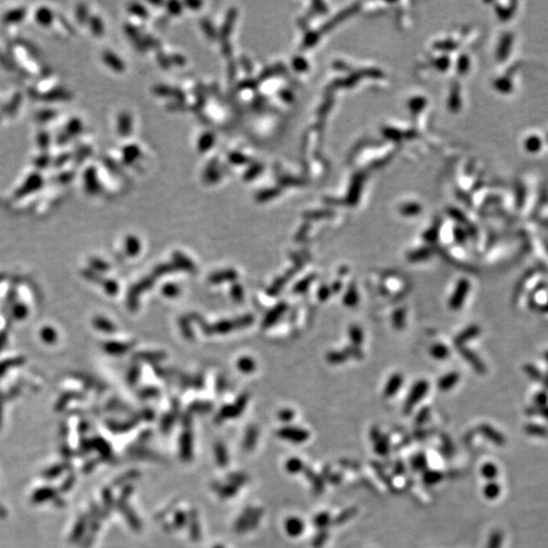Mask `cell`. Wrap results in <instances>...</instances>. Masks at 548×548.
Returning <instances> with one entry per match:
<instances>
[{
    "instance_id": "obj_46",
    "label": "cell",
    "mask_w": 548,
    "mask_h": 548,
    "mask_svg": "<svg viewBox=\"0 0 548 548\" xmlns=\"http://www.w3.org/2000/svg\"><path fill=\"white\" fill-rule=\"evenodd\" d=\"M428 414H429L428 408H423L422 410H421V412L419 413V415H417V419H416L417 422H419V423L424 422L427 420Z\"/></svg>"
},
{
    "instance_id": "obj_28",
    "label": "cell",
    "mask_w": 548,
    "mask_h": 548,
    "mask_svg": "<svg viewBox=\"0 0 548 548\" xmlns=\"http://www.w3.org/2000/svg\"><path fill=\"white\" fill-rule=\"evenodd\" d=\"M201 23V28L202 30L205 32V35L211 39V40H215L217 38V33L214 29V27L212 25V23L208 21V20H202L200 21Z\"/></svg>"
},
{
    "instance_id": "obj_23",
    "label": "cell",
    "mask_w": 548,
    "mask_h": 548,
    "mask_svg": "<svg viewBox=\"0 0 548 548\" xmlns=\"http://www.w3.org/2000/svg\"><path fill=\"white\" fill-rule=\"evenodd\" d=\"M88 22H89V27L91 29V32H93V34L95 36L101 37L104 34V24H103L102 20L99 17H97V16L91 17L88 20Z\"/></svg>"
},
{
    "instance_id": "obj_43",
    "label": "cell",
    "mask_w": 548,
    "mask_h": 548,
    "mask_svg": "<svg viewBox=\"0 0 548 548\" xmlns=\"http://www.w3.org/2000/svg\"><path fill=\"white\" fill-rule=\"evenodd\" d=\"M502 537H501V534L499 533H494L489 541V545L488 548H500V543H501Z\"/></svg>"
},
{
    "instance_id": "obj_38",
    "label": "cell",
    "mask_w": 548,
    "mask_h": 548,
    "mask_svg": "<svg viewBox=\"0 0 548 548\" xmlns=\"http://www.w3.org/2000/svg\"><path fill=\"white\" fill-rule=\"evenodd\" d=\"M441 474L438 472H429L424 475V480L429 485H434L441 480Z\"/></svg>"
},
{
    "instance_id": "obj_13",
    "label": "cell",
    "mask_w": 548,
    "mask_h": 548,
    "mask_svg": "<svg viewBox=\"0 0 548 548\" xmlns=\"http://www.w3.org/2000/svg\"><path fill=\"white\" fill-rule=\"evenodd\" d=\"M282 435L283 437L296 443L305 442L309 437V434L305 429H299V428H285L283 429Z\"/></svg>"
},
{
    "instance_id": "obj_33",
    "label": "cell",
    "mask_w": 548,
    "mask_h": 548,
    "mask_svg": "<svg viewBox=\"0 0 548 548\" xmlns=\"http://www.w3.org/2000/svg\"><path fill=\"white\" fill-rule=\"evenodd\" d=\"M153 91L159 96H164V97H171L172 96V91L173 88L169 87L168 85H164V84H160V85H156L153 88Z\"/></svg>"
},
{
    "instance_id": "obj_35",
    "label": "cell",
    "mask_w": 548,
    "mask_h": 548,
    "mask_svg": "<svg viewBox=\"0 0 548 548\" xmlns=\"http://www.w3.org/2000/svg\"><path fill=\"white\" fill-rule=\"evenodd\" d=\"M167 9H168V11H169V14H171L172 16H178V15H180L181 12H182L183 6H182V4H181L180 2L171 1V2H169V3L167 4Z\"/></svg>"
},
{
    "instance_id": "obj_10",
    "label": "cell",
    "mask_w": 548,
    "mask_h": 548,
    "mask_svg": "<svg viewBox=\"0 0 548 548\" xmlns=\"http://www.w3.org/2000/svg\"><path fill=\"white\" fill-rule=\"evenodd\" d=\"M124 30H125V33L127 34V36L132 40V42H133L134 46L137 48V50L145 51L147 49V45H146L145 41H143L142 39L140 38V36L138 34V31L135 27H133V25L130 24V23H126L125 27H124Z\"/></svg>"
},
{
    "instance_id": "obj_6",
    "label": "cell",
    "mask_w": 548,
    "mask_h": 548,
    "mask_svg": "<svg viewBox=\"0 0 548 548\" xmlns=\"http://www.w3.org/2000/svg\"><path fill=\"white\" fill-rule=\"evenodd\" d=\"M103 61L105 62L108 66L117 72H122L125 69L124 62L117 56L115 53L111 51H106L103 53Z\"/></svg>"
},
{
    "instance_id": "obj_36",
    "label": "cell",
    "mask_w": 548,
    "mask_h": 548,
    "mask_svg": "<svg viewBox=\"0 0 548 548\" xmlns=\"http://www.w3.org/2000/svg\"><path fill=\"white\" fill-rule=\"evenodd\" d=\"M331 293H332V292H331V289L329 288V286H327V285H322L321 288L319 289L318 297H319L320 301L324 302V301H326V299H327V298L330 296Z\"/></svg>"
},
{
    "instance_id": "obj_7",
    "label": "cell",
    "mask_w": 548,
    "mask_h": 548,
    "mask_svg": "<svg viewBox=\"0 0 548 548\" xmlns=\"http://www.w3.org/2000/svg\"><path fill=\"white\" fill-rule=\"evenodd\" d=\"M35 19L36 21L39 23V25L48 28L54 21V14L50 8L42 6L36 11Z\"/></svg>"
},
{
    "instance_id": "obj_32",
    "label": "cell",
    "mask_w": 548,
    "mask_h": 548,
    "mask_svg": "<svg viewBox=\"0 0 548 548\" xmlns=\"http://www.w3.org/2000/svg\"><path fill=\"white\" fill-rule=\"evenodd\" d=\"M344 352H345L347 357L355 358H357V359H360V358H362V357H363L362 352H361V350L359 349V347L355 346V345H351V346H349V347H346L345 350H344Z\"/></svg>"
},
{
    "instance_id": "obj_19",
    "label": "cell",
    "mask_w": 548,
    "mask_h": 548,
    "mask_svg": "<svg viewBox=\"0 0 548 548\" xmlns=\"http://www.w3.org/2000/svg\"><path fill=\"white\" fill-rule=\"evenodd\" d=\"M348 336L351 340L352 345L358 346L359 347V345L362 343L363 340V333L361 328L358 325H351L350 327L348 328Z\"/></svg>"
},
{
    "instance_id": "obj_14",
    "label": "cell",
    "mask_w": 548,
    "mask_h": 548,
    "mask_svg": "<svg viewBox=\"0 0 548 548\" xmlns=\"http://www.w3.org/2000/svg\"><path fill=\"white\" fill-rule=\"evenodd\" d=\"M358 303V293L356 285L354 283H351L343 295V304L346 307L352 308V307H356Z\"/></svg>"
},
{
    "instance_id": "obj_12",
    "label": "cell",
    "mask_w": 548,
    "mask_h": 548,
    "mask_svg": "<svg viewBox=\"0 0 548 548\" xmlns=\"http://www.w3.org/2000/svg\"><path fill=\"white\" fill-rule=\"evenodd\" d=\"M220 169H217V162L215 160L211 161L204 171V180L212 184L220 180Z\"/></svg>"
},
{
    "instance_id": "obj_15",
    "label": "cell",
    "mask_w": 548,
    "mask_h": 548,
    "mask_svg": "<svg viewBox=\"0 0 548 548\" xmlns=\"http://www.w3.org/2000/svg\"><path fill=\"white\" fill-rule=\"evenodd\" d=\"M140 155V149L135 145H130L123 148V162L126 165L133 164Z\"/></svg>"
},
{
    "instance_id": "obj_20",
    "label": "cell",
    "mask_w": 548,
    "mask_h": 548,
    "mask_svg": "<svg viewBox=\"0 0 548 548\" xmlns=\"http://www.w3.org/2000/svg\"><path fill=\"white\" fill-rule=\"evenodd\" d=\"M23 16H25V10L23 8L12 9L7 11L3 16V21L6 23H16L21 21L23 19Z\"/></svg>"
},
{
    "instance_id": "obj_54",
    "label": "cell",
    "mask_w": 548,
    "mask_h": 548,
    "mask_svg": "<svg viewBox=\"0 0 548 548\" xmlns=\"http://www.w3.org/2000/svg\"><path fill=\"white\" fill-rule=\"evenodd\" d=\"M149 3H151V4H153V5H160V4H163V2H162V1H150Z\"/></svg>"
},
{
    "instance_id": "obj_45",
    "label": "cell",
    "mask_w": 548,
    "mask_h": 548,
    "mask_svg": "<svg viewBox=\"0 0 548 548\" xmlns=\"http://www.w3.org/2000/svg\"><path fill=\"white\" fill-rule=\"evenodd\" d=\"M169 60H171V63L177 65V66H182V65H184L185 62H186L184 57L181 56V55H178V54L172 55L171 57H169Z\"/></svg>"
},
{
    "instance_id": "obj_1",
    "label": "cell",
    "mask_w": 548,
    "mask_h": 548,
    "mask_svg": "<svg viewBox=\"0 0 548 548\" xmlns=\"http://www.w3.org/2000/svg\"><path fill=\"white\" fill-rule=\"evenodd\" d=\"M428 388H429V385L425 380L417 381L412 386L410 392L408 394V397L405 401V404H404V411H405V413L411 412V410L413 409V407L416 405V404L419 403L421 400L423 399V397L427 393Z\"/></svg>"
},
{
    "instance_id": "obj_4",
    "label": "cell",
    "mask_w": 548,
    "mask_h": 548,
    "mask_svg": "<svg viewBox=\"0 0 548 548\" xmlns=\"http://www.w3.org/2000/svg\"><path fill=\"white\" fill-rule=\"evenodd\" d=\"M403 384V376L400 373H395L389 378V380L385 386L384 395L386 397L394 396L400 390Z\"/></svg>"
},
{
    "instance_id": "obj_51",
    "label": "cell",
    "mask_w": 548,
    "mask_h": 548,
    "mask_svg": "<svg viewBox=\"0 0 548 548\" xmlns=\"http://www.w3.org/2000/svg\"><path fill=\"white\" fill-rule=\"evenodd\" d=\"M186 5H187L190 9L197 10V9H199L200 6L202 5V2H200V1H188V2H186Z\"/></svg>"
},
{
    "instance_id": "obj_24",
    "label": "cell",
    "mask_w": 548,
    "mask_h": 548,
    "mask_svg": "<svg viewBox=\"0 0 548 548\" xmlns=\"http://www.w3.org/2000/svg\"><path fill=\"white\" fill-rule=\"evenodd\" d=\"M262 169H263V166L261 164L259 163L253 164L249 169H247V172L244 174L243 177L246 181H252L262 173Z\"/></svg>"
},
{
    "instance_id": "obj_44",
    "label": "cell",
    "mask_w": 548,
    "mask_h": 548,
    "mask_svg": "<svg viewBox=\"0 0 548 548\" xmlns=\"http://www.w3.org/2000/svg\"><path fill=\"white\" fill-rule=\"evenodd\" d=\"M241 64L243 65V68L248 72L250 73L253 71V64L251 62V60L248 58L247 56H242L241 58Z\"/></svg>"
},
{
    "instance_id": "obj_48",
    "label": "cell",
    "mask_w": 548,
    "mask_h": 548,
    "mask_svg": "<svg viewBox=\"0 0 548 548\" xmlns=\"http://www.w3.org/2000/svg\"><path fill=\"white\" fill-rule=\"evenodd\" d=\"M221 49H223V54H224L225 56L230 57V56L232 55V46H231V44H230L227 40H225V41L223 42V45H221Z\"/></svg>"
},
{
    "instance_id": "obj_47",
    "label": "cell",
    "mask_w": 548,
    "mask_h": 548,
    "mask_svg": "<svg viewBox=\"0 0 548 548\" xmlns=\"http://www.w3.org/2000/svg\"><path fill=\"white\" fill-rule=\"evenodd\" d=\"M236 77H237V66L236 64H234V62H232L229 67V78L231 82H232Z\"/></svg>"
},
{
    "instance_id": "obj_5",
    "label": "cell",
    "mask_w": 548,
    "mask_h": 548,
    "mask_svg": "<svg viewBox=\"0 0 548 548\" xmlns=\"http://www.w3.org/2000/svg\"><path fill=\"white\" fill-rule=\"evenodd\" d=\"M237 15H238V11L236 8H230L229 11L227 12V17L226 20L224 21L223 27H221L220 30V37L223 39V41L227 40V38H229V36L231 35L232 28H233V23L237 20Z\"/></svg>"
},
{
    "instance_id": "obj_42",
    "label": "cell",
    "mask_w": 548,
    "mask_h": 548,
    "mask_svg": "<svg viewBox=\"0 0 548 548\" xmlns=\"http://www.w3.org/2000/svg\"><path fill=\"white\" fill-rule=\"evenodd\" d=\"M499 493V486L497 485H489L485 488V494L487 498H495Z\"/></svg>"
},
{
    "instance_id": "obj_17",
    "label": "cell",
    "mask_w": 548,
    "mask_h": 548,
    "mask_svg": "<svg viewBox=\"0 0 548 548\" xmlns=\"http://www.w3.org/2000/svg\"><path fill=\"white\" fill-rule=\"evenodd\" d=\"M214 141H215V136H214L213 133H211V132L203 133L198 140V149H199V151L200 152H205L207 150H210L213 147Z\"/></svg>"
},
{
    "instance_id": "obj_53",
    "label": "cell",
    "mask_w": 548,
    "mask_h": 548,
    "mask_svg": "<svg viewBox=\"0 0 548 548\" xmlns=\"http://www.w3.org/2000/svg\"><path fill=\"white\" fill-rule=\"evenodd\" d=\"M341 289H342V282L341 281H335L332 285V288H331V292H334L335 294H337V293L341 291Z\"/></svg>"
},
{
    "instance_id": "obj_50",
    "label": "cell",
    "mask_w": 548,
    "mask_h": 548,
    "mask_svg": "<svg viewBox=\"0 0 548 548\" xmlns=\"http://www.w3.org/2000/svg\"><path fill=\"white\" fill-rule=\"evenodd\" d=\"M414 461L419 462V463L413 464V466H414L415 468H419V469H422H422H423V468L425 467V459H424V457H417V458L414 459Z\"/></svg>"
},
{
    "instance_id": "obj_26",
    "label": "cell",
    "mask_w": 548,
    "mask_h": 548,
    "mask_svg": "<svg viewBox=\"0 0 548 548\" xmlns=\"http://www.w3.org/2000/svg\"><path fill=\"white\" fill-rule=\"evenodd\" d=\"M228 159H229V162L231 164L236 165V166H242V165H245V164L249 162V159H248L245 154H243L242 152H239V151L231 152L228 156Z\"/></svg>"
},
{
    "instance_id": "obj_3",
    "label": "cell",
    "mask_w": 548,
    "mask_h": 548,
    "mask_svg": "<svg viewBox=\"0 0 548 548\" xmlns=\"http://www.w3.org/2000/svg\"><path fill=\"white\" fill-rule=\"evenodd\" d=\"M84 186L85 189L87 190V192L91 193V194H95L97 192H99L100 190V182L98 179V175H97V171L94 167H89L85 169L84 172Z\"/></svg>"
},
{
    "instance_id": "obj_27",
    "label": "cell",
    "mask_w": 548,
    "mask_h": 548,
    "mask_svg": "<svg viewBox=\"0 0 548 548\" xmlns=\"http://www.w3.org/2000/svg\"><path fill=\"white\" fill-rule=\"evenodd\" d=\"M347 358L348 357L344 351H330L327 355V360L333 364L342 363L347 359Z\"/></svg>"
},
{
    "instance_id": "obj_9",
    "label": "cell",
    "mask_w": 548,
    "mask_h": 548,
    "mask_svg": "<svg viewBox=\"0 0 548 548\" xmlns=\"http://www.w3.org/2000/svg\"><path fill=\"white\" fill-rule=\"evenodd\" d=\"M118 132L123 136H128L132 130V118L127 112H122L118 118Z\"/></svg>"
},
{
    "instance_id": "obj_25",
    "label": "cell",
    "mask_w": 548,
    "mask_h": 548,
    "mask_svg": "<svg viewBox=\"0 0 548 548\" xmlns=\"http://www.w3.org/2000/svg\"><path fill=\"white\" fill-rule=\"evenodd\" d=\"M129 11L132 15L140 18V19H148V11L145 6H142L140 3L133 2L129 5Z\"/></svg>"
},
{
    "instance_id": "obj_41",
    "label": "cell",
    "mask_w": 548,
    "mask_h": 548,
    "mask_svg": "<svg viewBox=\"0 0 548 548\" xmlns=\"http://www.w3.org/2000/svg\"><path fill=\"white\" fill-rule=\"evenodd\" d=\"M329 521H330V518H329L328 514H321V515L318 516V518H316L315 523H316V525H318L320 527H324V526L328 525Z\"/></svg>"
},
{
    "instance_id": "obj_52",
    "label": "cell",
    "mask_w": 548,
    "mask_h": 548,
    "mask_svg": "<svg viewBox=\"0 0 548 548\" xmlns=\"http://www.w3.org/2000/svg\"><path fill=\"white\" fill-rule=\"evenodd\" d=\"M271 75H272L271 69L266 68V69H264V70L262 71V73H261V74L259 75V81H265V80H267L268 77H270Z\"/></svg>"
},
{
    "instance_id": "obj_21",
    "label": "cell",
    "mask_w": 548,
    "mask_h": 548,
    "mask_svg": "<svg viewBox=\"0 0 548 548\" xmlns=\"http://www.w3.org/2000/svg\"><path fill=\"white\" fill-rule=\"evenodd\" d=\"M405 319H406V317H405V310L402 309V308L397 309V310L393 313V315H392V323H393V326H394V327H395L396 329H398V330L403 329V328H404V326H405Z\"/></svg>"
},
{
    "instance_id": "obj_30",
    "label": "cell",
    "mask_w": 548,
    "mask_h": 548,
    "mask_svg": "<svg viewBox=\"0 0 548 548\" xmlns=\"http://www.w3.org/2000/svg\"><path fill=\"white\" fill-rule=\"evenodd\" d=\"M277 194V190L276 189H266L261 191L257 194V200L258 201H265L267 199L272 198L273 196H275Z\"/></svg>"
},
{
    "instance_id": "obj_49",
    "label": "cell",
    "mask_w": 548,
    "mask_h": 548,
    "mask_svg": "<svg viewBox=\"0 0 548 548\" xmlns=\"http://www.w3.org/2000/svg\"><path fill=\"white\" fill-rule=\"evenodd\" d=\"M145 43H146L147 47H150V48H152V47L158 48V47L160 46V43H159L158 41H156L155 39H153L152 37H150V36H147V37H146Z\"/></svg>"
},
{
    "instance_id": "obj_22",
    "label": "cell",
    "mask_w": 548,
    "mask_h": 548,
    "mask_svg": "<svg viewBox=\"0 0 548 548\" xmlns=\"http://www.w3.org/2000/svg\"><path fill=\"white\" fill-rule=\"evenodd\" d=\"M82 130H83V123L81 122V120L77 118H73L67 123L64 132H66L67 135L74 136L80 134L82 132Z\"/></svg>"
},
{
    "instance_id": "obj_34",
    "label": "cell",
    "mask_w": 548,
    "mask_h": 548,
    "mask_svg": "<svg viewBox=\"0 0 548 548\" xmlns=\"http://www.w3.org/2000/svg\"><path fill=\"white\" fill-rule=\"evenodd\" d=\"M76 16H77V20L80 22L84 23L85 21H88V17H87V7L84 4H80L77 7V11H76Z\"/></svg>"
},
{
    "instance_id": "obj_39",
    "label": "cell",
    "mask_w": 548,
    "mask_h": 548,
    "mask_svg": "<svg viewBox=\"0 0 548 548\" xmlns=\"http://www.w3.org/2000/svg\"><path fill=\"white\" fill-rule=\"evenodd\" d=\"M258 86V82L254 81V80H250V78H248V80L243 81L242 83L239 84V87L241 89L243 88H249V89H254Z\"/></svg>"
},
{
    "instance_id": "obj_37",
    "label": "cell",
    "mask_w": 548,
    "mask_h": 548,
    "mask_svg": "<svg viewBox=\"0 0 548 548\" xmlns=\"http://www.w3.org/2000/svg\"><path fill=\"white\" fill-rule=\"evenodd\" d=\"M158 61L164 69H169L171 67V60H169V57H167L163 52H158Z\"/></svg>"
},
{
    "instance_id": "obj_31",
    "label": "cell",
    "mask_w": 548,
    "mask_h": 548,
    "mask_svg": "<svg viewBox=\"0 0 548 548\" xmlns=\"http://www.w3.org/2000/svg\"><path fill=\"white\" fill-rule=\"evenodd\" d=\"M288 527H289V530L291 531V533L294 534V535H296V534H298V533H302L303 528H304L302 522H301V521H298L297 519H293V520L290 522V524H289Z\"/></svg>"
},
{
    "instance_id": "obj_2",
    "label": "cell",
    "mask_w": 548,
    "mask_h": 548,
    "mask_svg": "<svg viewBox=\"0 0 548 548\" xmlns=\"http://www.w3.org/2000/svg\"><path fill=\"white\" fill-rule=\"evenodd\" d=\"M469 290V282L466 279H461L456 285V289L450 297L449 307L453 311H458L464 304L467 293Z\"/></svg>"
},
{
    "instance_id": "obj_40",
    "label": "cell",
    "mask_w": 548,
    "mask_h": 548,
    "mask_svg": "<svg viewBox=\"0 0 548 548\" xmlns=\"http://www.w3.org/2000/svg\"><path fill=\"white\" fill-rule=\"evenodd\" d=\"M482 473H484L486 477L491 478L494 475H497V468L491 464H487L484 467V469H482Z\"/></svg>"
},
{
    "instance_id": "obj_8",
    "label": "cell",
    "mask_w": 548,
    "mask_h": 548,
    "mask_svg": "<svg viewBox=\"0 0 548 548\" xmlns=\"http://www.w3.org/2000/svg\"><path fill=\"white\" fill-rule=\"evenodd\" d=\"M459 374L457 372H451L445 376H443L438 381V387L442 391H449L455 387L459 381Z\"/></svg>"
},
{
    "instance_id": "obj_11",
    "label": "cell",
    "mask_w": 548,
    "mask_h": 548,
    "mask_svg": "<svg viewBox=\"0 0 548 548\" xmlns=\"http://www.w3.org/2000/svg\"><path fill=\"white\" fill-rule=\"evenodd\" d=\"M433 255V252L428 248L424 247V248H421V249H417L415 251H411L409 252L406 257L407 260L409 262L412 263H417V262H422V261H426L427 259L430 258V256Z\"/></svg>"
},
{
    "instance_id": "obj_16",
    "label": "cell",
    "mask_w": 548,
    "mask_h": 548,
    "mask_svg": "<svg viewBox=\"0 0 548 548\" xmlns=\"http://www.w3.org/2000/svg\"><path fill=\"white\" fill-rule=\"evenodd\" d=\"M429 354L435 359L443 360L450 356V349L442 343H436L429 348Z\"/></svg>"
},
{
    "instance_id": "obj_29",
    "label": "cell",
    "mask_w": 548,
    "mask_h": 548,
    "mask_svg": "<svg viewBox=\"0 0 548 548\" xmlns=\"http://www.w3.org/2000/svg\"><path fill=\"white\" fill-rule=\"evenodd\" d=\"M459 351H460V354L462 355V357H463L467 361H469L470 363L472 362L473 367H475V368H477V369H480V362H478V360L476 359V357L472 354L471 351H469L468 349H466V348H464V347H459Z\"/></svg>"
},
{
    "instance_id": "obj_18",
    "label": "cell",
    "mask_w": 548,
    "mask_h": 548,
    "mask_svg": "<svg viewBox=\"0 0 548 548\" xmlns=\"http://www.w3.org/2000/svg\"><path fill=\"white\" fill-rule=\"evenodd\" d=\"M477 334V328L472 326V327H469L467 329H465L463 332H461L459 335H457V337L454 339V344L457 347H462V345L468 340V339L473 338L475 335Z\"/></svg>"
}]
</instances>
